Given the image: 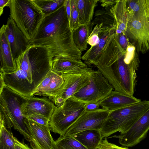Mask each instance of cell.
Listing matches in <instances>:
<instances>
[{
  "label": "cell",
  "instance_id": "9c48e42d",
  "mask_svg": "<svg viewBox=\"0 0 149 149\" xmlns=\"http://www.w3.org/2000/svg\"><path fill=\"white\" fill-rule=\"evenodd\" d=\"M113 90L99 70H92L89 84L72 97L85 103H97L108 96Z\"/></svg>",
  "mask_w": 149,
  "mask_h": 149
},
{
  "label": "cell",
  "instance_id": "5b68a950",
  "mask_svg": "<svg viewBox=\"0 0 149 149\" xmlns=\"http://www.w3.org/2000/svg\"><path fill=\"white\" fill-rule=\"evenodd\" d=\"M149 109V101L144 100L109 112L100 130L102 138L118 132L125 133Z\"/></svg>",
  "mask_w": 149,
  "mask_h": 149
},
{
  "label": "cell",
  "instance_id": "2e32d148",
  "mask_svg": "<svg viewBox=\"0 0 149 149\" xmlns=\"http://www.w3.org/2000/svg\"><path fill=\"white\" fill-rule=\"evenodd\" d=\"M113 29L102 27L100 34V39L98 43L91 47L81 57V59L87 65H98V60L102 52L115 33Z\"/></svg>",
  "mask_w": 149,
  "mask_h": 149
},
{
  "label": "cell",
  "instance_id": "cb8c5ba5",
  "mask_svg": "<svg viewBox=\"0 0 149 149\" xmlns=\"http://www.w3.org/2000/svg\"><path fill=\"white\" fill-rule=\"evenodd\" d=\"M72 136L88 149H97L103 139L100 130L97 129L84 130Z\"/></svg>",
  "mask_w": 149,
  "mask_h": 149
},
{
  "label": "cell",
  "instance_id": "ffe728a7",
  "mask_svg": "<svg viewBox=\"0 0 149 149\" xmlns=\"http://www.w3.org/2000/svg\"><path fill=\"white\" fill-rule=\"evenodd\" d=\"M141 100L113 91L107 97L98 103L102 108L109 112L140 102Z\"/></svg>",
  "mask_w": 149,
  "mask_h": 149
},
{
  "label": "cell",
  "instance_id": "4316f807",
  "mask_svg": "<svg viewBox=\"0 0 149 149\" xmlns=\"http://www.w3.org/2000/svg\"><path fill=\"white\" fill-rule=\"evenodd\" d=\"M41 11L44 16L56 10L65 0H31Z\"/></svg>",
  "mask_w": 149,
  "mask_h": 149
},
{
  "label": "cell",
  "instance_id": "b9f144b4",
  "mask_svg": "<svg viewBox=\"0 0 149 149\" xmlns=\"http://www.w3.org/2000/svg\"><path fill=\"white\" fill-rule=\"evenodd\" d=\"M0 90H1L5 85L4 83L3 77L1 74H0Z\"/></svg>",
  "mask_w": 149,
  "mask_h": 149
},
{
  "label": "cell",
  "instance_id": "d6986e66",
  "mask_svg": "<svg viewBox=\"0 0 149 149\" xmlns=\"http://www.w3.org/2000/svg\"><path fill=\"white\" fill-rule=\"evenodd\" d=\"M5 25L0 29V72L4 74L14 72L17 70L10 45L5 31Z\"/></svg>",
  "mask_w": 149,
  "mask_h": 149
},
{
  "label": "cell",
  "instance_id": "603a6c76",
  "mask_svg": "<svg viewBox=\"0 0 149 149\" xmlns=\"http://www.w3.org/2000/svg\"><path fill=\"white\" fill-rule=\"evenodd\" d=\"M99 0H76L80 25L90 26Z\"/></svg>",
  "mask_w": 149,
  "mask_h": 149
},
{
  "label": "cell",
  "instance_id": "83f0119b",
  "mask_svg": "<svg viewBox=\"0 0 149 149\" xmlns=\"http://www.w3.org/2000/svg\"><path fill=\"white\" fill-rule=\"evenodd\" d=\"M0 149H15L14 136L2 123H0Z\"/></svg>",
  "mask_w": 149,
  "mask_h": 149
},
{
  "label": "cell",
  "instance_id": "e0dca14e",
  "mask_svg": "<svg viewBox=\"0 0 149 149\" xmlns=\"http://www.w3.org/2000/svg\"><path fill=\"white\" fill-rule=\"evenodd\" d=\"M51 70L60 75L65 74L89 72L92 70L81 60H70L60 56H56L52 59Z\"/></svg>",
  "mask_w": 149,
  "mask_h": 149
},
{
  "label": "cell",
  "instance_id": "7c38bea8",
  "mask_svg": "<svg viewBox=\"0 0 149 149\" xmlns=\"http://www.w3.org/2000/svg\"><path fill=\"white\" fill-rule=\"evenodd\" d=\"M149 131V109L126 132L112 137L118 138L119 143L127 147H133L143 140Z\"/></svg>",
  "mask_w": 149,
  "mask_h": 149
},
{
  "label": "cell",
  "instance_id": "d6a6232c",
  "mask_svg": "<svg viewBox=\"0 0 149 149\" xmlns=\"http://www.w3.org/2000/svg\"><path fill=\"white\" fill-rule=\"evenodd\" d=\"M24 117L45 126L49 125V120L43 115L35 114Z\"/></svg>",
  "mask_w": 149,
  "mask_h": 149
},
{
  "label": "cell",
  "instance_id": "ab89813d",
  "mask_svg": "<svg viewBox=\"0 0 149 149\" xmlns=\"http://www.w3.org/2000/svg\"><path fill=\"white\" fill-rule=\"evenodd\" d=\"M11 3V0H0V16L3 14V8L5 6L9 7Z\"/></svg>",
  "mask_w": 149,
  "mask_h": 149
},
{
  "label": "cell",
  "instance_id": "f35d334b",
  "mask_svg": "<svg viewBox=\"0 0 149 149\" xmlns=\"http://www.w3.org/2000/svg\"><path fill=\"white\" fill-rule=\"evenodd\" d=\"M64 3L65 7L66 12L69 23L70 20L71 7L70 0H65Z\"/></svg>",
  "mask_w": 149,
  "mask_h": 149
},
{
  "label": "cell",
  "instance_id": "4dcf8cb0",
  "mask_svg": "<svg viewBox=\"0 0 149 149\" xmlns=\"http://www.w3.org/2000/svg\"><path fill=\"white\" fill-rule=\"evenodd\" d=\"M71 14L70 24L73 31L80 26L79 21V13L76 0H70Z\"/></svg>",
  "mask_w": 149,
  "mask_h": 149
},
{
  "label": "cell",
  "instance_id": "f546056e",
  "mask_svg": "<svg viewBox=\"0 0 149 149\" xmlns=\"http://www.w3.org/2000/svg\"><path fill=\"white\" fill-rule=\"evenodd\" d=\"M147 3V0H127L128 22L132 18L134 13L141 10L146 5Z\"/></svg>",
  "mask_w": 149,
  "mask_h": 149
},
{
  "label": "cell",
  "instance_id": "8fae6325",
  "mask_svg": "<svg viewBox=\"0 0 149 149\" xmlns=\"http://www.w3.org/2000/svg\"><path fill=\"white\" fill-rule=\"evenodd\" d=\"M109 113L102 108L94 111H85L69 128L65 135L73 136L88 130H100Z\"/></svg>",
  "mask_w": 149,
  "mask_h": 149
},
{
  "label": "cell",
  "instance_id": "d590c367",
  "mask_svg": "<svg viewBox=\"0 0 149 149\" xmlns=\"http://www.w3.org/2000/svg\"><path fill=\"white\" fill-rule=\"evenodd\" d=\"M118 0H99L101 5L104 8H111L116 3Z\"/></svg>",
  "mask_w": 149,
  "mask_h": 149
},
{
  "label": "cell",
  "instance_id": "7402d4cb",
  "mask_svg": "<svg viewBox=\"0 0 149 149\" xmlns=\"http://www.w3.org/2000/svg\"><path fill=\"white\" fill-rule=\"evenodd\" d=\"M116 23L115 33H126L128 21L127 0H118L116 4L110 9Z\"/></svg>",
  "mask_w": 149,
  "mask_h": 149
},
{
  "label": "cell",
  "instance_id": "8d00e7d4",
  "mask_svg": "<svg viewBox=\"0 0 149 149\" xmlns=\"http://www.w3.org/2000/svg\"><path fill=\"white\" fill-rule=\"evenodd\" d=\"M14 138L15 149H33L30 148L26 144L20 142L14 136Z\"/></svg>",
  "mask_w": 149,
  "mask_h": 149
},
{
  "label": "cell",
  "instance_id": "e575fe53",
  "mask_svg": "<svg viewBox=\"0 0 149 149\" xmlns=\"http://www.w3.org/2000/svg\"><path fill=\"white\" fill-rule=\"evenodd\" d=\"M97 149H130L124 146H119L109 142L107 138L102 140L100 143Z\"/></svg>",
  "mask_w": 149,
  "mask_h": 149
},
{
  "label": "cell",
  "instance_id": "ee69618b",
  "mask_svg": "<svg viewBox=\"0 0 149 149\" xmlns=\"http://www.w3.org/2000/svg\"></svg>",
  "mask_w": 149,
  "mask_h": 149
},
{
  "label": "cell",
  "instance_id": "7a4b0ae2",
  "mask_svg": "<svg viewBox=\"0 0 149 149\" xmlns=\"http://www.w3.org/2000/svg\"><path fill=\"white\" fill-rule=\"evenodd\" d=\"M53 56L48 49L31 45L15 62L17 70L11 73L0 72L5 85L27 97L32 94L51 69Z\"/></svg>",
  "mask_w": 149,
  "mask_h": 149
},
{
  "label": "cell",
  "instance_id": "3957f363",
  "mask_svg": "<svg viewBox=\"0 0 149 149\" xmlns=\"http://www.w3.org/2000/svg\"><path fill=\"white\" fill-rule=\"evenodd\" d=\"M140 61L135 47L128 46L124 55L109 67H97L114 91L133 96L136 85V71Z\"/></svg>",
  "mask_w": 149,
  "mask_h": 149
},
{
  "label": "cell",
  "instance_id": "74e56055",
  "mask_svg": "<svg viewBox=\"0 0 149 149\" xmlns=\"http://www.w3.org/2000/svg\"><path fill=\"white\" fill-rule=\"evenodd\" d=\"M100 106L97 103H89L86 104V111H92L97 110L100 109Z\"/></svg>",
  "mask_w": 149,
  "mask_h": 149
},
{
  "label": "cell",
  "instance_id": "44dd1931",
  "mask_svg": "<svg viewBox=\"0 0 149 149\" xmlns=\"http://www.w3.org/2000/svg\"><path fill=\"white\" fill-rule=\"evenodd\" d=\"M125 52L119 44L115 33L102 53L97 67L110 66L122 57Z\"/></svg>",
  "mask_w": 149,
  "mask_h": 149
},
{
  "label": "cell",
  "instance_id": "30bf717a",
  "mask_svg": "<svg viewBox=\"0 0 149 149\" xmlns=\"http://www.w3.org/2000/svg\"><path fill=\"white\" fill-rule=\"evenodd\" d=\"M91 72L61 75L64 80L63 84L56 95L49 99L52 100L56 107L60 106L68 98L72 97L89 84Z\"/></svg>",
  "mask_w": 149,
  "mask_h": 149
},
{
  "label": "cell",
  "instance_id": "9a60e30c",
  "mask_svg": "<svg viewBox=\"0 0 149 149\" xmlns=\"http://www.w3.org/2000/svg\"><path fill=\"white\" fill-rule=\"evenodd\" d=\"M56 107L53 102L47 97L33 96L28 97L22 105L21 111L24 117L33 114H40L50 120Z\"/></svg>",
  "mask_w": 149,
  "mask_h": 149
},
{
  "label": "cell",
  "instance_id": "4fadbf2b",
  "mask_svg": "<svg viewBox=\"0 0 149 149\" xmlns=\"http://www.w3.org/2000/svg\"><path fill=\"white\" fill-rule=\"evenodd\" d=\"M5 31L15 63L31 45L26 36L10 17L5 25Z\"/></svg>",
  "mask_w": 149,
  "mask_h": 149
},
{
  "label": "cell",
  "instance_id": "7bdbcfd3",
  "mask_svg": "<svg viewBox=\"0 0 149 149\" xmlns=\"http://www.w3.org/2000/svg\"><path fill=\"white\" fill-rule=\"evenodd\" d=\"M147 1H148V5L149 7V0H147Z\"/></svg>",
  "mask_w": 149,
  "mask_h": 149
},
{
  "label": "cell",
  "instance_id": "f1b7e54d",
  "mask_svg": "<svg viewBox=\"0 0 149 149\" xmlns=\"http://www.w3.org/2000/svg\"><path fill=\"white\" fill-rule=\"evenodd\" d=\"M54 142L65 149H88L72 136H60Z\"/></svg>",
  "mask_w": 149,
  "mask_h": 149
},
{
  "label": "cell",
  "instance_id": "8992f818",
  "mask_svg": "<svg viewBox=\"0 0 149 149\" xmlns=\"http://www.w3.org/2000/svg\"><path fill=\"white\" fill-rule=\"evenodd\" d=\"M10 17L29 41L44 16L31 0H11Z\"/></svg>",
  "mask_w": 149,
  "mask_h": 149
},
{
  "label": "cell",
  "instance_id": "ac0fdd59",
  "mask_svg": "<svg viewBox=\"0 0 149 149\" xmlns=\"http://www.w3.org/2000/svg\"><path fill=\"white\" fill-rule=\"evenodd\" d=\"M63 82L62 76L51 69L35 90L32 96L36 95L50 98L56 95Z\"/></svg>",
  "mask_w": 149,
  "mask_h": 149
},
{
  "label": "cell",
  "instance_id": "484cf974",
  "mask_svg": "<svg viewBox=\"0 0 149 149\" xmlns=\"http://www.w3.org/2000/svg\"><path fill=\"white\" fill-rule=\"evenodd\" d=\"M91 33L89 26L80 25L72 31V38L75 45L81 52L86 50Z\"/></svg>",
  "mask_w": 149,
  "mask_h": 149
},
{
  "label": "cell",
  "instance_id": "277c9868",
  "mask_svg": "<svg viewBox=\"0 0 149 149\" xmlns=\"http://www.w3.org/2000/svg\"><path fill=\"white\" fill-rule=\"evenodd\" d=\"M27 98L5 85L0 90V122L7 128L13 127L30 143L31 147L33 139L26 127L21 111Z\"/></svg>",
  "mask_w": 149,
  "mask_h": 149
},
{
  "label": "cell",
  "instance_id": "d4e9b609",
  "mask_svg": "<svg viewBox=\"0 0 149 149\" xmlns=\"http://www.w3.org/2000/svg\"><path fill=\"white\" fill-rule=\"evenodd\" d=\"M110 8H104L96 10L94 19L89 26L91 33L94 25L102 24V27L113 29L116 31V25L114 17L111 12Z\"/></svg>",
  "mask_w": 149,
  "mask_h": 149
},
{
  "label": "cell",
  "instance_id": "1f68e13d",
  "mask_svg": "<svg viewBox=\"0 0 149 149\" xmlns=\"http://www.w3.org/2000/svg\"><path fill=\"white\" fill-rule=\"evenodd\" d=\"M102 24L96 25L92 31L88 39V43L91 47H93L97 44L100 39V34Z\"/></svg>",
  "mask_w": 149,
  "mask_h": 149
},
{
  "label": "cell",
  "instance_id": "6da1fadb",
  "mask_svg": "<svg viewBox=\"0 0 149 149\" xmlns=\"http://www.w3.org/2000/svg\"><path fill=\"white\" fill-rule=\"evenodd\" d=\"M29 42L31 45L48 48L54 57L81 60V52L74 42L64 2L56 10L44 17Z\"/></svg>",
  "mask_w": 149,
  "mask_h": 149
},
{
  "label": "cell",
  "instance_id": "5bb4252c",
  "mask_svg": "<svg viewBox=\"0 0 149 149\" xmlns=\"http://www.w3.org/2000/svg\"><path fill=\"white\" fill-rule=\"evenodd\" d=\"M24 122L33 139V149H52L54 140L49 125L38 123L25 117Z\"/></svg>",
  "mask_w": 149,
  "mask_h": 149
},
{
  "label": "cell",
  "instance_id": "836d02e7",
  "mask_svg": "<svg viewBox=\"0 0 149 149\" xmlns=\"http://www.w3.org/2000/svg\"><path fill=\"white\" fill-rule=\"evenodd\" d=\"M116 34L117 41L121 48L125 51L128 46L131 44L126 33H123Z\"/></svg>",
  "mask_w": 149,
  "mask_h": 149
},
{
  "label": "cell",
  "instance_id": "60d3db41",
  "mask_svg": "<svg viewBox=\"0 0 149 149\" xmlns=\"http://www.w3.org/2000/svg\"><path fill=\"white\" fill-rule=\"evenodd\" d=\"M52 149H65L63 147L57 145L54 141Z\"/></svg>",
  "mask_w": 149,
  "mask_h": 149
},
{
  "label": "cell",
  "instance_id": "ba28073f",
  "mask_svg": "<svg viewBox=\"0 0 149 149\" xmlns=\"http://www.w3.org/2000/svg\"><path fill=\"white\" fill-rule=\"evenodd\" d=\"M126 34L138 53L149 52V7L146 5L129 21Z\"/></svg>",
  "mask_w": 149,
  "mask_h": 149
},
{
  "label": "cell",
  "instance_id": "52a82bcc",
  "mask_svg": "<svg viewBox=\"0 0 149 149\" xmlns=\"http://www.w3.org/2000/svg\"><path fill=\"white\" fill-rule=\"evenodd\" d=\"M86 103L72 97L56 107L49 121L50 130L64 136L69 128L86 111Z\"/></svg>",
  "mask_w": 149,
  "mask_h": 149
}]
</instances>
